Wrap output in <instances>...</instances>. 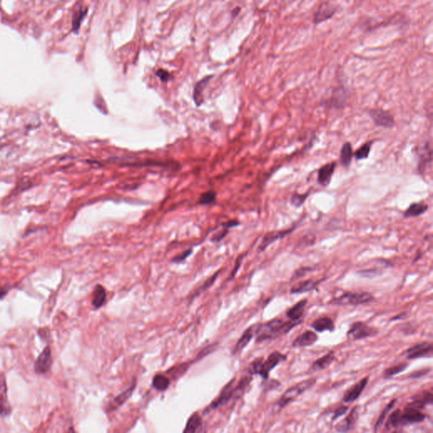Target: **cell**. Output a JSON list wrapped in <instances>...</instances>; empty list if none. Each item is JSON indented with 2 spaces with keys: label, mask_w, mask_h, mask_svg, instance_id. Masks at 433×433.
<instances>
[{
  "label": "cell",
  "mask_w": 433,
  "mask_h": 433,
  "mask_svg": "<svg viewBox=\"0 0 433 433\" xmlns=\"http://www.w3.org/2000/svg\"><path fill=\"white\" fill-rule=\"evenodd\" d=\"M301 322L302 321L294 322L289 320L288 322H285L281 319H272L263 324L256 325V342L263 343L264 341L275 339L288 334Z\"/></svg>",
  "instance_id": "6da1fadb"
},
{
  "label": "cell",
  "mask_w": 433,
  "mask_h": 433,
  "mask_svg": "<svg viewBox=\"0 0 433 433\" xmlns=\"http://www.w3.org/2000/svg\"><path fill=\"white\" fill-rule=\"evenodd\" d=\"M426 415L421 410L406 406L404 410L396 409L390 415L387 420V427H399L420 423L424 421Z\"/></svg>",
  "instance_id": "7a4b0ae2"
},
{
  "label": "cell",
  "mask_w": 433,
  "mask_h": 433,
  "mask_svg": "<svg viewBox=\"0 0 433 433\" xmlns=\"http://www.w3.org/2000/svg\"><path fill=\"white\" fill-rule=\"evenodd\" d=\"M286 358L287 356L284 354L279 351H274L272 354H270L266 361H263V358L255 360L249 367V372L251 374L260 375L263 379H267L271 371L275 368L276 366L279 365L282 361H285Z\"/></svg>",
  "instance_id": "3957f363"
},
{
  "label": "cell",
  "mask_w": 433,
  "mask_h": 433,
  "mask_svg": "<svg viewBox=\"0 0 433 433\" xmlns=\"http://www.w3.org/2000/svg\"><path fill=\"white\" fill-rule=\"evenodd\" d=\"M375 300L374 296L368 292H345L340 296H337L330 300L329 304L334 306H352L358 307L365 304H369Z\"/></svg>",
  "instance_id": "277c9868"
},
{
  "label": "cell",
  "mask_w": 433,
  "mask_h": 433,
  "mask_svg": "<svg viewBox=\"0 0 433 433\" xmlns=\"http://www.w3.org/2000/svg\"><path fill=\"white\" fill-rule=\"evenodd\" d=\"M251 381V378L245 377V378H242L237 385H235V380L230 381L229 384H227L224 388L222 390L220 396L211 405L209 409H213L218 408L219 406L225 405L226 403L229 402V400L232 399L233 396L235 395L236 393L242 392L246 387V386H248V384H250Z\"/></svg>",
  "instance_id": "5b68a950"
},
{
  "label": "cell",
  "mask_w": 433,
  "mask_h": 433,
  "mask_svg": "<svg viewBox=\"0 0 433 433\" xmlns=\"http://www.w3.org/2000/svg\"><path fill=\"white\" fill-rule=\"evenodd\" d=\"M315 384H316V379H314V378H309L307 380L300 382L296 385H294V387L289 388L282 395L281 398L277 403V406L279 409L285 408V406L289 405V403L293 402L294 400H295L297 397L300 396L306 391L313 387V385Z\"/></svg>",
  "instance_id": "8992f818"
},
{
  "label": "cell",
  "mask_w": 433,
  "mask_h": 433,
  "mask_svg": "<svg viewBox=\"0 0 433 433\" xmlns=\"http://www.w3.org/2000/svg\"><path fill=\"white\" fill-rule=\"evenodd\" d=\"M378 334V331L376 328H371L363 322H354L348 331V335L355 340L373 337Z\"/></svg>",
  "instance_id": "52a82bcc"
},
{
  "label": "cell",
  "mask_w": 433,
  "mask_h": 433,
  "mask_svg": "<svg viewBox=\"0 0 433 433\" xmlns=\"http://www.w3.org/2000/svg\"><path fill=\"white\" fill-rule=\"evenodd\" d=\"M369 115L377 126L390 129L395 125L394 117L387 110L382 108H374L369 111Z\"/></svg>",
  "instance_id": "ba28073f"
},
{
  "label": "cell",
  "mask_w": 433,
  "mask_h": 433,
  "mask_svg": "<svg viewBox=\"0 0 433 433\" xmlns=\"http://www.w3.org/2000/svg\"><path fill=\"white\" fill-rule=\"evenodd\" d=\"M406 358L408 360L432 357L433 356V344L429 342L417 343L406 350Z\"/></svg>",
  "instance_id": "9c48e42d"
},
{
  "label": "cell",
  "mask_w": 433,
  "mask_h": 433,
  "mask_svg": "<svg viewBox=\"0 0 433 433\" xmlns=\"http://www.w3.org/2000/svg\"><path fill=\"white\" fill-rule=\"evenodd\" d=\"M296 229V227H293L290 229H283V230H276V231H272V232L267 233L263 237V241L259 244L258 247V252H263L266 251V248L269 246L270 244L279 241V240H283V239L290 235L291 233Z\"/></svg>",
  "instance_id": "30bf717a"
},
{
  "label": "cell",
  "mask_w": 433,
  "mask_h": 433,
  "mask_svg": "<svg viewBox=\"0 0 433 433\" xmlns=\"http://www.w3.org/2000/svg\"><path fill=\"white\" fill-rule=\"evenodd\" d=\"M336 11H337V7L334 6V4L330 3H322L319 5L314 14L313 23L317 25L328 21L334 16Z\"/></svg>",
  "instance_id": "8fae6325"
},
{
  "label": "cell",
  "mask_w": 433,
  "mask_h": 433,
  "mask_svg": "<svg viewBox=\"0 0 433 433\" xmlns=\"http://www.w3.org/2000/svg\"><path fill=\"white\" fill-rule=\"evenodd\" d=\"M417 158L418 171L423 173L432 162V148L429 143H425L417 149Z\"/></svg>",
  "instance_id": "7c38bea8"
},
{
  "label": "cell",
  "mask_w": 433,
  "mask_h": 433,
  "mask_svg": "<svg viewBox=\"0 0 433 433\" xmlns=\"http://www.w3.org/2000/svg\"><path fill=\"white\" fill-rule=\"evenodd\" d=\"M368 378H362L361 380L347 390L343 397V401L345 403H352L356 401L366 387V385L368 384Z\"/></svg>",
  "instance_id": "4fadbf2b"
},
{
  "label": "cell",
  "mask_w": 433,
  "mask_h": 433,
  "mask_svg": "<svg viewBox=\"0 0 433 433\" xmlns=\"http://www.w3.org/2000/svg\"><path fill=\"white\" fill-rule=\"evenodd\" d=\"M51 365H52L51 350L49 347H46L37 358L35 364V370L39 374H45L49 371Z\"/></svg>",
  "instance_id": "5bb4252c"
},
{
  "label": "cell",
  "mask_w": 433,
  "mask_h": 433,
  "mask_svg": "<svg viewBox=\"0 0 433 433\" xmlns=\"http://www.w3.org/2000/svg\"><path fill=\"white\" fill-rule=\"evenodd\" d=\"M348 96L349 95L344 87H337L334 90L332 96L328 100V106L330 108H337V109L343 108L348 100Z\"/></svg>",
  "instance_id": "9a60e30c"
},
{
  "label": "cell",
  "mask_w": 433,
  "mask_h": 433,
  "mask_svg": "<svg viewBox=\"0 0 433 433\" xmlns=\"http://www.w3.org/2000/svg\"><path fill=\"white\" fill-rule=\"evenodd\" d=\"M336 166H337V164L333 162V163L325 164L322 168H320L318 173H317V183L320 186L327 187L330 184Z\"/></svg>",
  "instance_id": "2e32d148"
},
{
  "label": "cell",
  "mask_w": 433,
  "mask_h": 433,
  "mask_svg": "<svg viewBox=\"0 0 433 433\" xmlns=\"http://www.w3.org/2000/svg\"><path fill=\"white\" fill-rule=\"evenodd\" d=\"M11 412L9 406L8 395H7V385L5 378L3 374H0V415L7 416Z\"/></svg>",
  "instance_id": "e0dca14e"
},
{
  "label": "cell",
  "mask_w": 433,
  "mask_h": 433,
  "mask_svg": "<svg viewBox=\"0 0 433 433\" xmlns=\"http://www.w3.org/2000/svg\"><path fill=\"white\" fill-rule=\"evenodd\" d=\"M318 340V336L316 335V333L313 331L304 332L303 334H300V336H298L294 342L292 343V346L295 348H301V347L312 346L316 341Z\"/></svg>",
  "instance_id": "ac0fdd59"
},
{
  "label": "cell",
  "mask_w": 433,
  "mask_h": 433,
  "mask_svg": "<svg viewBox=\"0 0 433 433\" xmlns=\"http://www.w3.org/2000/svg\"><path fill=\"white\" fill-rule=\"evenodd\" d=\"M323 279L321 280H313L310 279L307 281L300 282L293 286L290 289V294H300L307 293L310 291L315 290L318 287L319 285L322 283Z\"/></svg>",
  "instance_id": "d6986e66"
},
{
  "label": "cell",
  "mask_w": 433,
  "mask_h": 433,
  "mask_svg": "<svg viewBox=\"0 0 433 433\" xmlns=\"http://www.w3.org/2000/svg\"><path fill=\"white\" fill-rule=\"evenodd\" d=\"M308 300L304 299L299 301L298 303L294 305L293 307H290L289 309L286 312V316L290 321L294 322H300L303 321L304 311L307 307Z\"/></svg>",
  "instance_id": "ffe728a7"
},
{
  "label": "cell",
  "mask_w": 433,
  "mask_h": 433,
  "mask_svg": "<svg viewBox=\"0 0 433 433\" xmlns=\"http://www.w3.org/2000/svg\"><path fill=\"white\" fill-rule=\"evenodd\" d=\"M432 403H433V393L431 392H424L412 398L411 402L409 403L407 406L421 410L427 405H432Z\"/></svg>",
  "instance_id": "44dd1931"
},
{
  "label": "cell",
  "mask_w": 433,
  "mask_h": 433,
  "mask_svg": "<svg viewBox=\"0 0 433 433\" xmlns=\"http://www.w3.org/2000/svg\"><path fill=\"white\" fill-rule=\"evenodd\" d=\"M358 412H357V407L353 409L350 415H348L345 419H343V421H339L336 425V430L338 433H346L350 432L352 429L354 425L356 423V419H357Z\"/></svg>",
  "instance_id": "7402d4cb"
},
{
  "label": "cell",
  "mask_w": 433,
  "mask_h": 433,
  "mask_svg": "<svg viewBox=\"0 0 433 433\" xmlns=\"http://www.w3.org/2000/svg\"><path fill=\"white\" fill-rule=\"evenodd\" d=\"M312 328L318 333L323 332H334L335 329V324L334 321L328 316H322L316 319L311 325Z\"/></svg>",
  "instance_id": "603a6c76"
},
{
  "label": "cell",
  "mask_w": 433,
  "mask_h": 433,
  "mask_svg": "<svg viewBox=\"0 0 433 433\" xmlns=\"http://www.w3.org/2000/svg\"><path fill=\"white\" fill-rule=\"evenodd\" d=\"M136 382L135 381L133 384L130 385L126 390H124V392H122L120 394H119L118 396L115 397L114 400L110 404V409L112 410H115L118 408H120V406H123L124 403L126 402L128 399H130V396L132 395L134 391L136 389Z\"/></svg>",
  "instance_id": "cb8c5ba5"
},
{
  "label": "cell",
  "mask_w": 433,
  "mask_h": 433,
  "mask_svg": "<svg viewBox=\"0 0 433 433\" xmlns=\"http://www.w3.org/2000/svg\"><path fill=\"white\" fill-rule=\"evenodd\" d=\"M255 330H256V325H253V326L249 327V328L243 333L241 337L239 339L237 343L235 344V349H234V353H235V354L241 352V351L244 350L245 347L247 346L248 343L251 342L252 337H253L254 335H255Z\"/></svg>",
  "instance_id": "d4e9b609"
},
{
  "label": "cell",
  "mask_w": 433,
  "mask_h": 433,
  "mask_svg": "<svg viewBox=\"0 0 433 433\" xmlns=\"http://www.w3.org/2000/svg\"><path fill=\"white\" fill-rule=\"evenodd\" d=\"M428 205L422 203V202H415L409 205L407 210L404 213V217L410 218V217H417L421 216L428 210Z\"/></svg>",
  "instance_id": "484cf974"
},
{
  "label": "cell",
  "mask_w": 433,
  "mask_h": 433,
  "mask_svg": "<svg viewBox=\"0 0 433 433\" xmlns=\"http://www.w3.org/2000/svg\"><path fill=\"white\" fill-rule=\"evenodd\" d=\"M353 155L352 145L350 143H343L339 154V162L343 167H350L352 162Z\"/></svg>",
  "instance_id": "4316f807"
},
{
  "label": "cell",
  "mask_w": 433,
  "mask_h": 433,
  "mask_svg": "<svg viewBox=\"0 0 433 433\" xmlns=\"http://www.w3.org/2000/svg\"><path fill=\"white\" fill-rule=\"evenodd\" d=\"M334 360H335L334 353L331 351V352L328 353L327 355H325L321 358L315 361L313 364L312 369L314 371H322L324 369L328 368V366L334 362Z\"/></svg>",
  "instance_id": "83f0119b"
},
{
  "label": "cell",
  "mask_w": 433,
  "mask_h": 433,
  "mask_svg": "<svg viewBox=\"0 0 433 433\" xmlns=\"http://www.w3.org/2000/svg\"><path fill=\"white\" fill-rule=\"evenodd\" d=\"M107 294H106L105 289L102 285H96V288L93 291V307L96 309H99L105 304Z\"/></svg>",
  "instance_id": "f1b7e54d"
},
{
  "label": "cell",
  "mask_w": 433,
  "mask_h": 433,
  "mask_svg": "<svg viewBox=\"0 0 433 433\" xmlns=\"http://www.w3.org/2000/svg\"><path fill=\"white\" fill-rule=\"evenodd\" d=\"M212 77H213V75H209V76L203 78L202 80H201L195 85L194 92H193V98H194V101H195L196 105H201V103L203 102L202 93H203V90H204L205 87L207 86V84L208 83V81Z\"/></svg>",
  "instance_id": "f546056e"
},
{
  "label": "cell",
  "mask_w": 433,
  "mask_h": 433,
  "mask_svg": "<svg viewBox=\"0 0 433 433\" xmlns=\"http://www.w3.org/2000/svg\"><path fill=\"white\" fill-rule=\"evenodd\" d=\"M201 426V418L197 413H195L189 418L183 433H196Z\"/></svg>",
  "instance_id": "4dcf8cb0"
},
{
  "label": "cell",
  "mask_w": 433,
  "mask_h": 433,
  "mask_svg": "<svg viewBox=\"0 0 433 433\" xmlns=\"http://www.w3.org/2000/svg\"><path fill=\"white\" fill-rule=\"evenodd\" d=\"M170 384V381L164 375L158 374L152 380V386L158 391H165Z\"/></svg>",
  "instance_id": "1f68e13d"
},
{
  "label": "cell",
  "mask_w": 433,
  "mask_h": 433,
  "mask_svg": "<svg viewBox=\"0 0 433 433\" xmlns=\"http://www.w3.org/2000/svg\"><path fill=\"white\" fill-rule=\"evenodd\" d=\"M87 9H83L82 7H79L77 10H75L73 16V22H72V27L73 31L77 32L81 26V22L83 21L84 17L87 16Z\"/></svg>",
  "instance_id": "d6a6232c"
},
{
  "label": "cell",
  "mask_w": 433,
  "mask_h": 433,
  "mask_svg": "<svg viewBox=\"0 0 433 433\" xmlns=\"http://www.w3.org/2000/svg\"><path fill=\"white\" fill-rule=\"evenodd\" d=\"M372 142H367V143H365V144H363V145L360 147L356 152H355V158H356V160L357 161H361V160H363V159H366V158H368L369 154H370V152H371V145H372Z\"/></svg>",
  "instance_id": "836d02e7"
},
{
  "label": "cell",
  "mask_w": 433,
  "mask_h": 433,
  "mask_svg": "<svg viewBox=\"0 0 433 433\" xmlns=\"http://www.w3.org/2000/svg\"><path fill=\"white\" fill-rule=\"evenodd\" d=\"M407 367H408V364L407 363H400L399 365L391 366L389 368H387V370H385V371H384V377L386 378L394 377V376H396V375L403 372Z\"/></svg>",
  "instance_id": "e575fe53"
},
{
  "label": "cell",
  "mask_w": 433,
  "mask_h": 433,
  "mask_svg": "<svg viewBox=\"0 0 433 433\" xmlns=\"http://www.w3.org/2000/svg\"><path fill=\"white\" fill-rule=\"evenodd\" d=\"M397 400L396 399H393L392 400L391 402L386 406V408L384 409L383 412L381 413L380 416L378 418V421H377V423L375 425V432H377V430L378 429V427H381V425L384 423V420H386V416H387V414H388V412L392 409L395 406V404H396Z\"/></svg>",
  "instance_id": "d590c367"
},
{
  "label": "cell",
  "mask_w": 433,
  "mask_h": 433,
  "mask_svg": "<svg viewBox=\"0 0 433 433\" xmlns=\"http://www.w3.org/2000/svg\"><path fill=\"white\" fill-rule=\"evenodd\" d=\"M308 196H309V192H307L306 194L294 193L291 196L290 203L295 208H300L305 203V201H307Z\"/></svg>",
  "instance_id": "8d00e7d4"
},
{
  "label": "cell",
  "mask_w": 433,
  "mask_h": 433,
  "mask_svg": "<svg viewBox=\"0 0 433 433\" xmlns=\"http://www.w3.org/2000/svg\"><path fill=\"white\" fill-rule=\"evenodd\" d=\"M216 192L214 191H209V192H204L203 194H201L200 198H199V204L201 205H210L214 203L216 200Z\"/></svg>",
  "instance_id": "74e56055"
},
{
  "label": "cell",
  "mask_w": 433,
  "mask_h": 433,
  "mask_svg": "<svg viewBox=\"0 0 433 433\" xmlns=\"http://www.w3.org/2000/svg\"><path fill=\"white\" fill-rule=\"evenodd\" d=\"M217 277H218V272H216L214 276H212V277L209 278L208 280H206V281L203 283V285H201V287H199V289H197L195 291L194 295H192V298L194 299V298L196 297L197 295L201 294V292L207 290L208 289L210 288L211 286L213 285V284L215 282V280H216Z\"/></svg>",
  "instance_id": "f35d334b"
},
{
  "label": "cell",
  "mask_w": 433,
  "mask_h": 433,
  "mask_svg": "<svg viewBox=\"0 0 433 433\" xmlns=\"http://www.w3.org/2000/svg\"><path fill=\"white\" fill-rule=\"evenodd\" d=\"M313 270V268H312L311 266H302V267H300V268H299V269L296 270L294 272V275L292 277L291 280L300 279V278H302L304 276L307 275L308 272H312Z\"/></svg>",
  "instance_id": "ab89813d"
},
{
  "label": "cell",
  "mask_w": 433,
  "mask_h": 433,
  "mask_svg": "<svg viewBox=\"0 0 433 433\" xmlns=\"http://www.w3.org/2000/svg\"><path fill=\"white\" fill-rule=\"evenodd\" d=\"M192 253V249H188V250H186V251H184L180 255H178L176 257H173V259H172V262L174 263H182V262L186 260L187 257H189Z\"/></svg>",
  "instance_id": "60d3db41"
},
{
  "label": "cell",
  "mask_w": 433,
  "mask_h": 433,
  "mask_svg": "<svg viewBox=\"0 0 433 433\" xmlns=\"http://www.w3.org/2000/svg\"><path fill=\"white\" fill-rule=\"evenodd\" d=\"M156 75L158 76L162 81H168L171 78L170 74H169V72H167V71H165L164 69H159L156 72Z\"/></svg>",
  "instance_id": "b9f144b4"
},
{
  "label": "cell",
  "mask_w": 433,
  "mask_h": 433,
  "mask_svg": "<svg viewBox=\"0 0 433 433\" xmlns=\"http://www.w3.org/2000/svg\"><path fill=\"white\" fill-rule=\"evenodd\" d=\"M348 409H349V407H348V406H340V407H338V408L334 411L333 421H335L337 418H339L340 416H342V415H344V414L348 411Z\"/></svg>",
  "instance_id": "7bdbcfd3"
},
{
  "label": "cell",
  "mask_w": 433,
  "mask_h": 433,
  "mask_svg": "<svg viewBox=\"0 0 433 433\" xmlns=\"http://www.w3.org/2000/svg\"><path fill=\"white\" fill-rule=\"evenodd\" d=\"M228 232H229V229H224V228H223V230H221L220 232H218L217 234L214 235V237L212 238V241H221L225 237L226 235H228Z\"/></svg>",
  "instance_id": "ee69618b"
},
{
  "label": "cell",
  "mask_w": 433,
  "mask_h": 433,
  "mask_svg": "<svg viewBox=\"0 0 433 433\" xmlns=\"http://www.w3.org/2000/svg\"><path fill=\"white\" fill-rule=\"evenodd\" d=\"M240 223H241L237 221V220H230V221H228V222L223 223V228L227 229H231V228L240 225Z\"/></svg>",
  "instance_id": "f6af8a7d"
},
{
  "label": "cell",
  "mask_w": 433,
  "mask_h": 433,
  "mask_svg": "<svg viewBox=\"0 0 433 433\" xmlns=\"http://www.w3.org/2000/svg\"><path fill=\"white\" fill-rule=\"evenodd\" d=\"M244 256H245V255H242V256H241V257H239L238 260H237V262H236V263H235V268H234L232 272H231V278H233V277H235V274H236V272H238L239 268H240V266H241V265L242 259L244 258Z\"/></svg>",
  "instance_id": "bcb514c9"
},
{
  "label": "cell",
  "mask_w": 433,
  "mask_h": 433,
  "mask_svg": "<svg viewBox=\"0 0 433 433\" xmlns=\"http://www.w3.org/2000/svg\"><path fill=\"white\" fill-rule=\"evenodd\" d=\"M405 316H406V313H401V314H399V315H398V316H394V317H393V318H392V320H393V321H394V320H399V319H403V318H404V317H405Z\"/></svg>",
  "instance_id": "7dc6e473"
},
{
  "label": "cell",
  "mask_w": 433,
  "mask_h": 433,
  "mask_svg": "<svg viewBox=\"0 0 433 433\" xmlns=\"http://www.w3.org/2000/svg\"><path fill=\"white\" fill-rule=\"evenodd\" d=\"M206 433V427L201 425V427L199 428V430L197 431V433Z\"/></svg>",
  "instance_id": "c3c4849f"
},
{
  "label": "cell",
  "mask_w": 433,
  "mask_h": 433,
  "mask_svg": "<svg viewBox=\"0 0 433 433\" xmlns=\"http://www.w3.org/2000/svg\"><path fill=\"white\" fill-rule=\"evenodd\" d=\"M5 294V292H3V293H1V292H0V296H1V295H3V294Z\"/></svg>",
  "instance_id": "681fc988"
}]
</instances>
